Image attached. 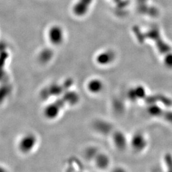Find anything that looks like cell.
<instances>
[{"instance_id": "1", "label": "cell", "mask_w": 172, "mask_h": 172, "mask_svg": "<svg viewBox=\"0 0 172 172\" xmlns=\"http://www.w3.org/2000/svg\"><path fill=\"white\" fill-rule=\"evenodd\" d=\"M74 80L72 78L66 79L61 82L50 83L41 89L40 97L46 103L62 96L67 90L73 88Z\"/></svg>"}, {"instance_id": "9", "label": "cell", "mask_w": 172, "mask_h": 172, "mask_svg": "<svg viewBox=\"0 0 172 172\" xmlns=\"http://www.w3.org/2000/svg\"><path fill=\"white\" fill-rule=\"evenodd\" d=\"M92 0H78L73 7V12L77 16H83L88 11Z\"/></svg>"}, {"instance_id": "12", "label": "cell", "mask_w": 172, "mask_h": 172, "mask_svg": "<svg viewBox=\"0 0 172 172\" xmlns=\"http://www.w3.org/2000/svg\"><path fill=\"white\" fill-rule=\"evenodd\" d=\"M113 140L114 145L120 149H122L125 147L126 139L121 132H115L113 135Z\"/></svg>"}, {"instance_id": "5", "label": "cell", "mask_w": 172, "mask_h": 172, "mask_svg": "<svg viewBox=\"0 0 172 172\" xmlns=\"http://www.w3.org/2000/svg\"><path fill=\"white\" fill-rule=\"evenodd\" d=\"M68 107H72L78 105L80 101L81 96L79 92L72 88L64 92L61 96Z\"/></svg>"}, {"instance_id": "3", "label": "cell", "mask_w": 172, "mask_h": 172, "mask_svg": "<svg viewBox=\"0 0 172 172\" xmlns=\"http://www.w3.org/2000/svg\"><path fill=\"white\" fill-rule=\"evenodd\" d=\"M38 143L37 135L33 132H26L22 135L17 141V151L22 155H29L36 149Z\"/></svg>"}, {"instance_id": "6", "label": "cell", "mask_w": 172, "mask_h": 172, "mask_svg": "<svg viewBox=\"0 0 172 172\" xmlns=\"http://www.w3.org/2000/svg\"><path fill=\"white\" fill-rule=\"evenodd\" d=\"M114 59L113 53L109 50L103 51L99 52L95 57V62L97 66H106L113 62Z\"/></svg>"}, {"instance_id": "13", "label": "cell", "mask_w": 172, "mask_h": 172, "mask_svg": "<svg viewBox=\"0 0 172 172\" xmlns=\"http://www.w3.org/2000/svg\"><path fill=\"white\" fill-rule=\"evenodd\" d=\"M150 111L151 113L157 115H161L165 119H167L170 122H172V112L163 111L162 110V109H159L157 107L154 108H151L150 109Z\"/></svg>"}, {"instance_id": "14", "label": "cell", "mask_w": 172, "mask_h": 172, "mask_svg": "<svg viewBox=\"0 0 172 172\" xmlns=\"http://www.w3.org/2000/svg\"><path fill=\"white\" fill-rule=\"evenodd\" d=\"M100 151L96 147H89L85 151V156L88 159L92 161Z\"/></svg>"}, {"instance_id": "4", "label": "cell", "mask_w": 172, "mask_h": 172, "mask_svg": "<svg viewBox=\"0 0 172 172\" xmlns=\"http://www.w3.org/2000/svg\"><path fill=\"white\" fill-rule=\"evenodd\" d=\"M85 89L89 94L94 96L101 94L105 88L103 79L98 77L91 78L85 83Z\"/></svg>"}, {"instance_id": "2", "label": "cell", "mask_w": 172, "mask_h": 172, "mask_svg": "<svg viewBox=\"0 0 172 172\" xmlns=\"http://www.w3.org/2000/svg\"><path fill=\"white\" fill-rule=\"evenodd\" d=\"M67 108L65 101L59 97L54 100L47 102L42 109V115L46 120L54 121L59 118L63 110Z\"/></svg>"}, {"instance_id": "10", "label": "cell", "mask_w": 172, "mask_h": 172, "mask_svg": "<svg viewBox=\"0 0 172 172\" xmlns=\"http://www.w3.org/2000/svg\"><path fill=\"white\" fill-rule=\"evenodd\" d=\"M97 168L103 169L107 168L110 164V158L104 153L99 151L92 160Z\"/></svg>"}, {"instance_id": "7", "label": "cell", "mask_w": 172, "mask_h": 172, "mask_svg": "<svg viewBox=\"0 0 172 172\" xmlns=\"http://www.w3.org/2000/svg\"><path fill=\"white\" fill-rule=\"evenodd\" d=\"M48 36L51 44L54 46H59L63 42V31L58 26H54L50 29Z\"/></svg>"}, {"instance_id": "8", "label": "cell", "mask_w": 172, "mask_h": 172, "mask_svg": "<svg viewBox=\"0 0 172 172\" xmlns=\"http://www.w3.org/2000/svg\"><path fill=\"white\" fill-rule=\"evenodd\" d=\"M93 128L101 135L109 134L112 131V125L103 119H97L93 123Z\"/></svg>"}, {"instance_id": "11", "label": "cell", "mask_w": 172, "mask_h": 172, "mask_svg": "<svg viewBox=\"0 0 172 172\" xmlns=\"http://www.w3.org/2000/svg\"><path fill=\"white\" fill-rule=\"evenodd\" d=\"M54 57V53L50 49H44L40 51L38 55V60L42 64L49 63Z\"/></svg>"}]
</instances>
